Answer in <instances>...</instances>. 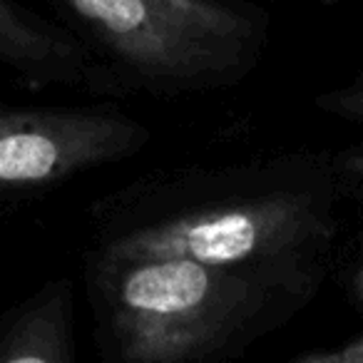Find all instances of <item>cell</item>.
<instances>
[{"label":"cell","mask_w":363,"mask_h":363,"mask_svg":"<svg viewBox=\"0 0 363 363\" xmlns=\"http://www.w3.org/2000/svg\"><path fill=\"white\" fill-rule=\"evenodd\" d=\"M102 321L125 363L237 356L291 318L321 284V267H222L194 259L95 264Z\"/></svg>","instance_id":"obj_1"},{"label":"cell","mask_w":363,"mask_h":363,"mask_svg":"<svg viewBox=\"0 0 363 363\" xmlns=\"http://www.w3.org/2000/svg\"><path fill=\"white\" fill-rule=\"evenodd\" d=\"M321 182L229 194L147 219L100 249V262L194 259L222 267H321L338 234Z\"/></svg>","instance_id":"obj_2"},{"label":"cell","mask_w":363,"mask_h":363,"mask_svg":"<svg viewBox=\"0 0 363 363\" xmlns=\"http://www.w3.org/2000/svg\"><path fill=\"white\" fill-rule=\"evenodd\" d=\"M137 80L164 92L239 82L264 48L257 21L222 0H60Z\"/></svg>","instance_id":"obj_3"},{"label":"cell","mask_w":363,"mask_h":363,"mask_svg":"<svg viewBox=\"0 0 363 363\" xmlns=\"http://www.w3.org/2000/svg\"><path fill=\"white\" fill-rule=\"evenodd\" d=\"M147 130L105 110L0 105V192L62 184L140 152Z\"/></svg>","instance_id":"obj_4"},{"label":"cell","mask_w":363,"mask_h":363,"mask_svg":"<svg viewBox=\"0 0 363 363\" xmlns=\"http://www.w3.org/2000/svg\"><path fill=\"white\" fill-rule=\"evenodd\" d=\"M72 358V291L67 281H55L6 321L0 331V363H70Z\"/></svg>","instance_id":"obj_5"},{"label":"cell","mask_w":363,"mask_h":363,"mask_svg":"<svg viewBox=\"0 0 363 363\" xmlns=\"http://www.w3.org/2000/svg\"><path fill=\"white\" fill-rule=\"evenodd\" d=\"M0 62L33 80H70L85 70L82 50L13 0H0Z\"/></svg>","instance_id":"obj_6"},{"label":"cell","mask_w":363,"mask_h":363,"mask_svg":"<svg viewBox=\"0 0 363 363\" xmlns=\"http://www.w3.org/2000/svg\"><path fill=\"white\" fill-rule=\"evenodd\" d=\"M316 107L333 117H341L346 122L363 125V75L321 95L316 100Z\"/></svg>","instance_id":"obj_7"},{"label":"cell","mask_w":363,"mask_h":363,"mask_svg":"<svg viewBox=\"0 0 363 363\" xmlns=\"http://www.w3.org/2000/svg\"><path fill=\"white\" fill-rule=\"evenodd\" d=\"M296 363H363V333L328 348H313L294 358Z\"/></svg>","instance_id":"obj_8"},{"label":"cell","mask_w":363,"mask_h":363,"mask_svg":"<svg viewBox=\"0 0 363 363\" xmlns=\"http://www.w3.org/2000/svg\"><path fill=\"white\" fill-rule=\"evenodd\" d=\"M338 169H341L346 177H351V179H356L363 184V147L343 152L341 160H338Z\"/></svg>","instance_id":"obj_9"},{"label":"cell","mask_w":363,"mask_h":363,"mask_svg":"<svg viewBox=\"0 0 363 363\" xmlns=\"http://www.w3.org/2000/svg\"><path fill=\"white\" fill-rule=\"evenodd\" d=\"M353 289H356V296L363 301V264H361V269L356 272V277H353Z\"/></svg>","instance_id":"obj_10"},{"label":"cell","mask_w":363,"mask_h":363,"mask_svg":"<svg viewBox=\"0 0 363 363\" xmlns=\"http://www.w3.org/2000/svg\"><path fill=\"white\" fill-rule=\"evenodd\" d=\"M323 6H336V3H341V0H321Z\"/></svg>","instance_id":"obj_11"}]
</instances>
